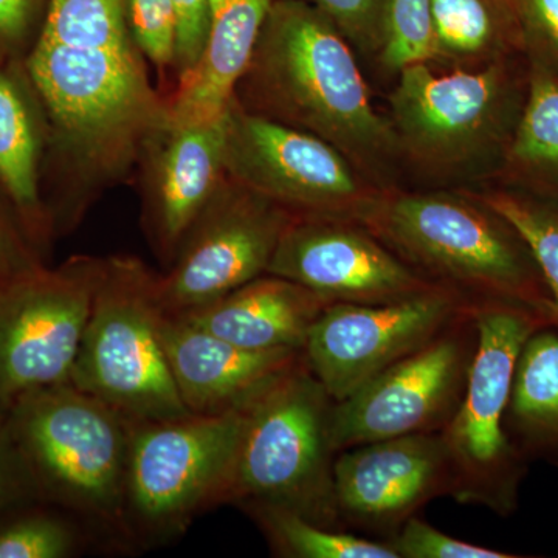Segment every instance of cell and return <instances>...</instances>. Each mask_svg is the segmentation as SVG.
Wrapping results in <instances>:
<instances>
[{
	"label": "cell",
	"instance_id": "1",
	"mask_svg": "<svg viewBox=\"0 0 558 558\" xmlns=\"http://www.w3.org/2000/svg\"><path fill=\"white\" fill-rule=\"evenodd\" d=\"M137 44L72 47L36 40L25 68L49 126L46 171L60 183L51 229L72 231L106 191L126 182L170 102L154 87Z\"/></svg>",
	"mask_w": 558,
	"mask_h": 558
},
{
	"label": "cell",
	"instance_id": "2",
	"mask_svg": "<svg viewBox=\"0 0 558 558\" xmlns=\"http://www.w3.org/2000/svg\"><path fill=\"white\" fill-rule=\"evenodd\" d=\"M234 101L330 143L355 163L398 145L374 109L351 43L307 0H275Z\"/></svg>",
	"mask_w": 558,
	"mask_h": 558
},
{
	"label": "cell",
	"instance_id": "3",
	"mask_svg": "<svg viewBox=\"0 0 558 558\" xmlns=\"http://www.w3.org/2000/svg\"><path fill=\"white\" fill-rule=\"evenodd\" d=\"M10 427L35 495L95 539L135 548L124 512L130 418L68 381L10 402Z\"/></svg>",
	"mask_w": 558,
	"mask_h": 558
},
{
	"label": "cell",
	"instance_id": "4",
	"mask_svg": "<svg viewBox=\"0 0 558 558\" xmlns=\"http://www.w3.org/2000/svg\"><path fill=\"white\" fill-rule=\"evenodd\" d=\"M429 281L473 307L521 304L549 318L553 300L517 230L484 202L450 194L381 197L363 220Z\"/></svg>",
	"mask_w": 558,
	"mask_h": 558
},
{
	"label": "cell",
	"instance_id": "5",
	"mask_svg": "<svg viewBox=\"0 0 558 558\" xmlns=\"http://www.w3.org/2000/svg\"><path fill=\"white\" fill-rule=\"evenodd\" d=\"M332 407L304 359L267 388L245 414L220 506L284 509L343 531L333 494Z\"/></svg>",
	"mask_w": 558,
	"mask_h": 558
},
{
	"label": "cell",
	"instance_id": "6",
	"mask_svg": "<svg viewBox=\"0 0 558 558\" xmlns=\"http://www.w3.org/2000/svg\"><path fill=\"white\" fill-rule=\"evenodd\" d=\"M476 349L464 398L440 432L449 468V497L499 517L519 508L527 459L506 432L517 363L526 341L550 328L548 317L521 304L476 307Z\"/></svg>",
	"mask_w": 558,
	"mask_h": 558
},
{
	"label": "cell",
	"instance_id": "7",
	"mask_svg": "<svg viewBox=\"0 0 558 558\" xmlns=\"http://www.w3.org/2000/svg\"><path fill=\"white\" fill-rule=\"evenodd\" d=\"M157 271L130 255L105 258L70 384L132 421L189 416L161 336Z\"/></svg>",
	"mask_w": 558,
	"mask_h": 558
},
{
	"label": "cell",
	"instance_id": "8",
	"mask_svg": "<svg viewBox=\"0 0 558 558\" xmlns=\"http://www.w3.org/2000/svg\"><path fill=\"white\" fill-rule=\"evenodd\" d=\"M245 410L168 421H132L124 512L134 546L170 542L220 506Z\"/></svg>",
	"mask_w": 558,
	"mask_h": 558
},
{
	"label": "cell",
	"instance_id": "9",
	"mask_svg": "<svg viewBox=\"0 0 558 558\" xmlns=\"http://www.w3.org/2000/svg\"><path fill=\"white\" fill-rule=\"evenodd\" d=\"M102 267L76 255L0 279V402L70 381Z\"/></svg>",
	"mask_w": 558,
	"mask_h": 558
},
{
	"label": "cell",
	"instance_id": "10",
	"mask_svg": "<svg viewBox=\"0 0 558 558\" xmlns=\"http://www.w3.org/2000/svg\"><path fill=\"white\" fill-rule=\"evenodd\" d=\"M351 165L317 135L231 102L223 150L226 174L295 218L362 223L381 197L363 185Z\"/></svg>",
	"mask_w": 558,
	"mask_h": 558
},
{
	"label": "cell",
	"instance_id": "11",
	"mask_svg": "<svg viewBox=\"0 0 558 558\" xmlns=\"http://www.w3.org/2000/svg\"><path fill=\"white\" fill-rule=\"evenodd\" d=\"M475 349L473 312L333 402L330 438L336 453L376 440L442 432L464 398Z\"/></svg>",
	"mask_w": 558,
	"mask_h": 558
},
{
	"label": "cell",
	"instance_id": "12",
	"mask_svg": "<svg viewBox=\"0 0 558 558\" xmlns=\"http://www.w3.org/2000/svg\"><path fill=\"white\" fill-rule=\"evenodd\" d=\"M295 216L226 175L180 242L156 295L167 315H183L267 274Z\"/></svg>",
	"mask_w": 558,
	"mask_h": 558
},
{
	"label": "cell",
	"instance_id": "13",
	"mask_svg": "<svg viewBox=\"0 0 558 558\" xmlns=\"http://www.w3.org/2000/svg\"><path fill=\"white\" fill-rule=\"evenodd\" d=\"M515 78L505 58L475 72L438 75L427 62L400 70L389 100L396 135L435 161L461 159L488 142L509 148L527 95Z\"/></svg>",
	"mask_w": 558,
	"mask_h": 558
},
{
	"label": "cell",
	"instance_id": "14",
	"mask_svg": "<svg viewBox=\"0 0 558 558\" xmlns=\"http://www.w3.org/2000/svg\"><path fill=\"white\" fill-rule=\"evenodd\" d=\"M473 312L442 288L392 303L329 304L312 326L304 360L339 402Z\"/></svg>",
	"mask_w": 558,
	"mask_h": 558
},
{
	"label": "cell",
	"instance_id": "15",
	"mask_svg": "<svg viewBox=\"0 0 558 558\" xmlns=\"http://www.w3.org/2000/svg\"><path fill=\"white\" fill-rule=\"evenodd\" d=\"M267 274L304 286L329 304L392 303L440 288L368 227L348 219L290 220Z\"/></svg>",
	"mask_w": 558,
	"mask_h": 558
},
{
	"label": "cell",
	"instance_id": "16",
	"mask_svg": "<svg viewBox=\"0 0 558 558\" xmlns=\"http://www.w3.org/2000/svg\"><path fill=\"white\" fill-rule=\"evenodd\" d=\"M333 494L341 527L388 543L432 499L449 495L440 433L399 436L340 451Z\"/></svg>",
	"mask_w": 558,
	"mask_h": 558
},
{
	"label": "cell",
	"instance_id": "17",
	"mask_svg": "<svg viewBox=\"0 0 558 558\" xmlns=\"http://www.w3.org/2000/svg\"><path fill=\"white\" fill-rule=\"evenodd\" d=\"M227 124L229 112L201 123L170 119L140 160L143 229L165 266L226 179Z\"/></svg>",
	"mask_w": 558,
	"mask_h": 558
},
{
	"label": "cell",
	"instance_id": "18",
	"mask_svg": "<svg viewBox=\"0 0 558 558\" xmlns=\"http://www.w3.org/2000/svg\"><path fill=\"white\" fill-rule=\"evenodd\" d=\"M165 349L190 413L245 410L304 359L300 349H247L183 317L163 315Z\"/></svg>",
	"mask_w": 558,
	"mask_h": 558
},
{
	"label": "cell",
	"instance_id": "19",
	"mask_svg": "<svg viewBox=\"0 0 558 558\" xmlns=\"http://www.w3.org/2000/svg\"><path fill=\"white\" fill-rule=\"evenodd\" d=\"M49 126L25 60L0 51V185L39 250L51 223L43 196Z\"/></svg>",
	"mask_w": 558,
	"mask_h": 558
},
{
	"label": "cell",
	"instance_id": "20",
	"mask_svg": "<svg viewBox=\"0 0 558 558\" xmlns=\"http://www.w3.org/2000/svg\"><path fill=\"white\" fill-rule=\"evenodd\" d=\"M329 306L317 293L264 274L183 317L219 339L247 349L306 347L312 326Z\"/></svg>",
	"mask_w": 558,
	"mask_h": 558
},
{
	"label": "cell",
	"instance_id": "21",
	"mask_svg": "<svg viewBox=\"0 0 558 558\" xmlns=\"http://www.w3.org/2000/svg\"><path fill=\"white\" fill-rule=\"evenodd\" d=\"M274 2L209 0L204 50L168 98L172 121L201 123L220 119L229 112Z\"/></svg>",
	"mask_w": 558,
	"mask_h": 558
},
{
	"label": "cell",
	"instance_id": "22",
	"mask_svg": "<svg viewBox=\"0 0 558 558\" xmlns=\"http://www.w3.org/2000/svg\"><path fill=\"white\" fill-rule=\"evenodd\" d=\"M506 432L527 459L558 464V332L539 329L524 344L515 376Z\"/></svg>",
	"mask_w": 558,
	"mask_h": 558
},
{
	"label": "cell",
	"instance_id": "23",
	"mask_svg": "<svg viewBox=\"0 0 558 558\" xmlns=\"http://www.w3.org/2000/svg\"><path fill=\"white\" fill-rule=\"evenodd\" d=\"M527 62L526 101L505 160L510 172L534 191L532 197L558 208V75Z\"/></svg>",
	"mask_w": 558,
	"mask_h": 558
},
{
	"label": "cell",
	"instance_id": "24",
	"mask_svg": "<svg viewBox=\"0 0 558 558\" xmlns=\"http://www.w3.org/2000/svg\"><path fill=\"white\" fill-rule=\"evenodd\" d=\"M436 53L447 60H502L524 51L515 7L509 0H429Z\"/></svg>",
	"mask_w": 558,
	"mask_h": 558
},
{
	"label": "cell",
	"instance_id": "25",
	"mask_svg": "<svg viewBox=\"0 0 558 558\" xmlns=\"http://www.w3.org/2000/svg\"><path fill=\"white\" fill-rule=\"evenodd\" d=\"M263 532L271 553L286 558H399L388 543L319 526L314 521L277 508L244 509Z\"/></svg>",
	"mask_w": 558,
	"mask_h": 558
},
{
	"label": "cell",
	"instance_id": "26",
	"mask_svg": "<svg viewBox=\"0 0 558 558\" xmlns=\"http://www.w3.org/2000/svg\"><path fill=\"white\" fill-rule=\"evenodd\" d=\"M481 202L498 213L526 242L553 300V329L558 332V208L537 197L497 191Z\"/></svg>",
	"mask_w": 558,
	"mask_h": 558
},
{
	"label": "cell",
	"instance_id": "27",
	"mask_svg": "<svg viewBox=\"0 0 558 558\" xmlns=\"http://www.w3.org/2000/svg\"><path fill=\"white\" fill-rule=\"evenodd\" d=\"M90 537L78 520L50 512L24 513L0 524V558L73 557Z\"/></svg>",
	"mask_w": 558,
	"mask_h": 558
},
{
	"label": "cell",
	"instance_id": "28",
	"mask_svg": "<svg viewBox=\"0 0 558 558\" xmlns=\"http://www.w3.org/2000/svg\"><path fill=\"white\" fill-rule=\"evenodd\" d=\"M379 54L392 72L438 58L429 0H391Z\"/></svg>",
	"mask_w": 558,
	"mask_h": 558
},
{
	"label": "cell",
	"instance_id": "29",
	"mask_svg": "<svg viewBox=\"0 0 558 558\" xmlns=\"http://www.w3.org/2000/svg\"><path fill=\"white\" fill-rule=\"evenodd\" d=\"M126 17L146 61L160 72L174 70L179 31L174 0H126Z\"/></svg>",
	"mask_w": 558,
	"mask_h": 558
},
{
	"label": "cell",
	"instance_id": "30",
	"mask_svg": "<svg viewBox=\"0 0 558 558\" xmlns=\"http://www.w3.org/2000/svg\"><path fill=\"white\" fill-rule=\"evenodd\" d=\"M336 24L352 47L379 53L391 0H307Z\"/></svg>",
	"mask_w": 558,
	"mask_h": 558
},
{
	"label": "cell",
	"instance_id": "31",
	"mask_svg": "<svg viewBox=\"0 0 558 558\" xmlns=\"http://www.w3.org/2000/svg\"><path fill=\"white\" fill-rule=\"evenodd\" d=\"M388 545L399 558H517L505 550L473 545L444 534L427 521L413 517L400 527Z\"/></svg>",
	"mask_w": 558,
	"mask_h": 558
},
{
	"label": "cell",
	"instance_id": "32",
	"mask_svg": "<svg viewBox=\"0 0 558 558\" xmlns=\"http://www.w3.org/2000/svg\"><path fill=\"white\" fill-rule=\"evenodd\" d=\"M524 53L558 75V0H513Z\"/></svg>",
	"mask_w": 558,
	"mask_h": 558
},
{
	"label": "cell",
	"instance_id": "33",
	"mask_svg": "<svg viewBox=\"0 0 558 558\" xmlns=\"http://www.w3.org/2000/svg\"><path fill=\"white\" fill-rule=\"evenodd\" d=\"M49 0H0V51L25 60L43 28Z\"/></svg>",
	"mask_w": 558,
	"mask_h": 558
},
{
	"label": "cell",
	"instance_id": "34",
	"mask_svg": "<svg viewBox=\"0 0 558 558\" xmlns=\"http://www.w3.org/2000/svg\"><path fill=\"white\" fill-rule=\"evenodd\" d=\"M43 266L40 252L33 244L24 223L0 185V279Z\"/></svg>",
	"mask_w": 558,
	"mask_h": 558
},
{
	"label": "cell",
	"instance_id": "35",
	"mask_svg": "<svg viewBox=\"0 0 558 558\" xmlns=\"http://www.w3.org/2000/svg\"><path fill=\"white\" fill-rule=\"evenodd\" d=\"M178 11V53L174 72L183 78L199 60L207 39L209 0H174Z\"/></svg>",
	"mask_w": 558,
	"mask_h": 558
},
{
	"label": "cell",
	"instance_id": "36",
	"mask_svg": "<svg viewBox=\"0 0 558 558\" xmlns=\"http://www.w3.org/2000/svg\"><path fill=\"white\" fill-rule=\"evenodd\" d=\"M33 494L10 427V403L0 402V509Z\"/></svg>",
	"mask_w": 558,
	"mask_h": 558
},
{
	"label": "cell",
	"instance_id": "37",
	"mask_svg": "<svg viewBox=\"0 0 558 558\" xmlns=\"http://www.w3.org/2000/svg\"><path fill=\"white\" fill-rule=\"evenodd\" d=\"M510 2H513V0H510Z\"/></svg>",
	"mask_w": 558,
	"mask_h": 558
}]
</instances>
